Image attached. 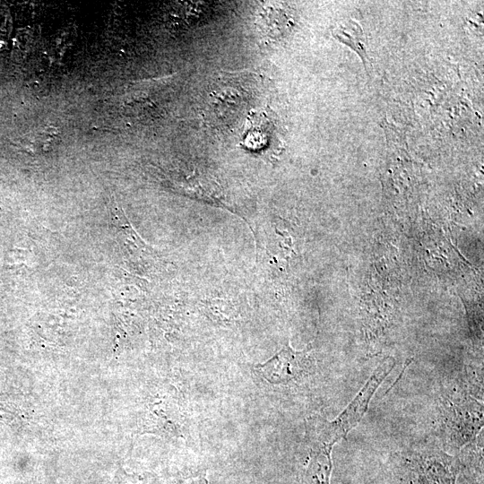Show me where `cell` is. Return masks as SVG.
<instances>
[{
  "instance_id": "6da1fadb",
  "label": "cell",
  "mask_w": 484,
  "mask_h": 484,
  "mask_svg": "<svg viewBox=\"0 0 484 484\" xmlns=\"http://www.w3.org/2000/svg\"><path fill=\"white\" fill-rule=\"evenodd\" d=\"M394 360L385 359L374 370L367 383L359 390L354 399L333 421L323 423L315 445H333L345 437L347 434L358 425L367 411L371 398L385 378L394 367Z\"/></svg>"
},
{
  "instance_id": "7a4b0ae2",
  "label": "cell",
  "mask_w": 484,
  "mask_h": 484,
  "mask_svg": "<svg viewBox=\"0 0 484 484\" xmlns=\"http://www.w3.org/2000/svg\"><path fill=\"white\" fill-rule=\"evenodd\" d=\"M442 413L448 439L457 447L472 441L483 427V406L468 395L444 398Z\"/></svg>"
},
{
  "instance_id": "3957f363",
  "label": "cell",
  "mask_w": 484,
  "mask_h": 484,
  "mask_svg": "<svg viewBox=\"0 0 484 484\" xmlns=\"http://www.w3.org/2000/svg\"><path fill=\"white\" fill-rule=\"evenodd\" d=\"M312 367L307 350L297 351L289 345L263 364L255 366L257 373L272 385L287 384L300 379Z\"/></svg>"
},
{
  "instance_id": "277c9868",
  "label": "cell",
  "mask_w": 484,
  "mask_h": 484,
  "mask_svg": "<svg viewBox=\"0 0 484 484\" xmlns=\"http://www.w3.org/2000/svg\"><path fill=\"white\" fill-rule=\"evenodd\" d=\"M423 484H455L457 461L445 453L436 451L418 458Z\"/></svg>"
},
{
  "instance_id": "5b68a950",
  "label": "cell",
  "mask_w": 484,
  "mask_h": 484,
  "mask_svg": "<svg viewBox=\"0 0 484 484\" xmlns=\"http://www.w3.org/2000/svg\"><path fill=\"white\" fill-rule=\"evenodd\" d=\"M332 447L315 445L306 473V484H330Z\"/></svg>"
},
{
  "instance_id": "8992f818",
  "label": "cell",
  "mask_w": 484,
  "mask_h": 484,
  "mask_svg": "<svg viewBox=\"0 0 484 484\" xmlns=\"http://www.w3.org/2000/svg\"><path fill=\"white\" fill-rule=\"evenodd\" d=\"M59 133L54 126L39 127L21 141L25 150L31 152L48 151L59 141Z\"/></svg>"
}]
</instances>
